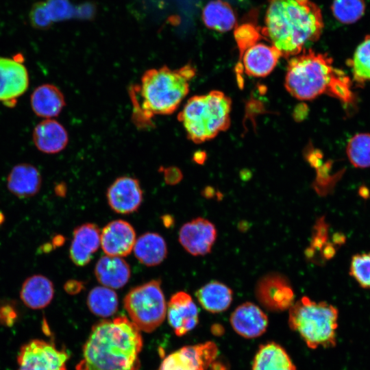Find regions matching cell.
<instances>
[{"instance_id": "12", "label": "cell", "mask_w": 370, "mask_h": 370, "mask_svg": "<svg viewBox=\"0 0 370 370\" xmlns=\"http://www.w3.org/2000/svg\"><path fill=\"white\" fill-rule=\"evenodd\" d=\"M217 235V229L212 223L198 217L182 226L179 241L191 255L204 256L211 251Z\"/></svg>"}, {"instance_id": "27", "label": "cell", "mask_w": 370, "mask_h": 370, "mask_svg": "<svg viewBox=\"0 0 370 370\" xmlns=\"http://www.w3.org/2000/svg\"><path fill=\"white\" fill-rule=\"evenodd\" d=\"M202 19L211 29L225 32L236 26V17L232 6L222 0H213L204 7Z\"/></svg>"}, {"instance_id": "17", "label": "cell", "mask_w": 370, "mask_h": 370, "mask_svg": "<svg viewBox=\"0 0 370 370\" xmlns=\"http://www.w3.org/2000/svg\"><path fill=\"white\" fill-rule=\"evenodd\" d=\"M241 57L247 75L262 77L272 72L282 55L274 46L257 42L248 48Z\"/></svg>"}, {"instance_id": "4", "label": "cell", "mask_w": 370, "mask_h": 370, "mask_svg": "<svg viewBox=\"0 0 370 370\" xmlns=\"http://www.w3.org/2000/svg\"><path fill=\"white\" fill-rule=\"evenodd\" d=\"M195 75V69L190 64L176 69L163 66L145 71L140 84L132 88L137 125H147L156 115L174 112L188 95Z\"/></svg>"}, {"instance_id": "6", "label": "cell", "mask_w": 370, "mask_h": 370, "mask_svg": "<svg viewBox=\"0 0 370 370\" xmlns=\"http://www.w3.org/2000/svg\"><path fill=\"white\" fill-rule=\"evenodd\" d=\"M288 310L290 328L308 347L335 346L338 316L336 308L325 301L317 302L303 297Z\"/></svg>"}, {"instance_id": "42", "label": "cell", "mask_w": 370, "mask_h": 370, "mask_svg": "<svg viewBox=\"0 0 370 370\" xmlns=\"http://www.w3.org/2000/svg\"><path fill=\"white\" fill-rule=\"evenodd\" d=\"M162 222L166 227H170L173 223V219L172 217L165 215L162 217Z\"/></svg>"}, {"instance_id": "22", "label": "cell", "mask_w": 370, "mask_h": 370, "mask_svg": "<svg viewBox=\"0 0 370 370\" xmlns=\"http://www.w3.org/2000/svg\"><path fill=\"white\" fill-rule=\"evenodd\" d=\"M95 274L103 286L120 288L128 282L131 271L128 263L121 257L105 256L97 262Z\"/></svg>"}, {"instance_id": "3", "label": "cell", "mask_w": 370, "mask_h": 370, "mask_svg": "<svg viewBox=\"0 0 370 370\" xmlns=\"http://www.w3.org/2000/svg\"><path fill=\"white\" fill-rule=\"evenodd\" d=\"M327 54L306 49L288 60L285 88L299 100L314 99L328 94L345 103H351L353 95L349 77L333 66Z\"/></svg>"}, {"instance_id": "10", "label": "cell", "mask_w": 370, "mask_h": 370, "mask_svg": "<svg viewBox=\"0 0 370 370\" xmlns=\"http://www.w3.org/2000/svg\"><path fill=\"white\" fill-rule=\"evenodd\" d=\"M255 293L263 307L275 312L289 309L295 298L290 281L279 273H269L261 278Z\"/></svg>"}, {"instance_id": "15", "label": "cell", "mask_w": 370, "mask_h": 370, "mask_svg": "<svg viewBox=\"0 0 370 370\" xmlns=\"http://www.w3.org/2000/svg\"><path fill=\"white\" fill-rule=\"evenodd\" d=\"M100 238V245L107 256L123 257L133 250L136 233L131 224L119 219L110 222L103 228Z\"/></svg>"}, {"instance_id": "31", "label": "cell", "mask_w": 370, "mask_h": 370, "mask_svg": "<svg viewBox=\"0 0 370 370\" xmlns=\"http://www.w3.org/2000/svg\"><path fill=\"white\" fill-rule=\"evenodd\" d=\"M335 18L343 24L358 21L365 11L364 0H334L331 6Z\"/></svg>"}, {"instance_id": "23", "label": "cell", "mask_w": 370, "mask_h": 370, "mask_svg": "<svg viewBox=\"0 0 370 370\" xmlns=\"http://www.w3.org/2000/svg\"><path fill=\"white\" fill-rule=\"evenodd\" d=\"M30 103L38 116L51 119L57 116L65 106V99L60 90L54 85L45 84L38 86L32 92Z\"/></svg>"}, {"instance_id": "13", "label": "cell", "mask_w": 370, "mask_h": 370, "mask_svg": "<svg viewBox=\"0 0 370 370\" xmlns=\"http://www.w3.org/2000/svg\"><path fill=\"white\" fill-rule=\"evenodd\" d=\"M166 315L169 325L177 336H182L199 322L198 308L189 294L180 291L173 294L167 305Z\"/></svg>"}, {"instance_id": "1", "label": "cell", "mask_w": 370, "mask_h": 370, "mask_svg": "<svg viewBox=\"0 0 370 370\" xmlns=\"http://www.w3.org/2000/svg\"><path fill=\"white\" fill-rule=\"evenodd\" d=\"M140 332L123 315L96 323L75 370H140L143 346Z\"/></svg>"}, {"instance_id": "18", "label": "cell", "mask_w": 370, "mask_h": 370, "mask_svg": "<svg viewBox=\"0 0 370 370\" xmlns=\"http://www.w3.org/2000/svg\"><path fill=\"white\" fill-rule=\"evenodd\" d=\"M99 228L94 223H84L74 230L69 256L75 265L84 266L90 261L101 244Z\"/></svg>"}, {"instance_id": "35", "label": "cell", "mask_w": 370, "mask_h": 370, "mask_svg": "<svg viewBox=\"0 0 370 370\" xmlns=\"http://www.w3.org/2000/svg\"><path fill=\"white\" fill-rule=\"evenodd\" d=\"M45 2L53 22L69 19L75 14V8L69 0H47Z\"/></svg>"}, {"instance_id": "39", "label": "cell", "mask_w": 370, "mask_h": 370, "mask_svg": "<svg viewBox=\"0 0 370 370\" xmlns=\"http://www.w3.org/2000/svg\"><path fill=\"white\" fill-rule=\"evenodd\" d=\"M64 242L65 238L64 236L62 234H56L53 237L51 243L52 244L53 249H56L61 247Z\"/></svg>"}, {"instance_id": "7", "label": "cell", "mask_w": 370, "mask_h": 370, "mask_svg": "<svg viewBox=\"0 0 370 370\" xmlns=\"http://www.w3.org/2000/svg\"><path fill=\"white\" fill-rule=\"evenodd\" d=\"M130 320L143 332L156 330L166 315L167 305L159 280H153L131 289L123 299Z\"/></svg>"}, {"instance_id": "25", "label": "cell", "mask_w": 370, "mask_h": 370, "mask_svg": "<svg viewBox=\"0 0 370 370\" xmlns=\"http://www.w3.org/2000/svg\"><path fill=\"white\" fill-rule=\"evenodd\" d=\"M251 370H296V367L285 349L271 342L259 347Z\"/></svg>"}, {"instance_id": "19", "label": "cell", "mask_w": 370, "mask_h": 370, "mask_svg": "<svg viewBox=\"0 0 370 370\" xmlns=\"http://www.w3.org/2000/svg\"><path fill=\"white\" fill-rule=\"evenodd\" d=\"M32 136L37 149L46 153H56L62 151L69 141L65 128L52 119H46L37 124Z\"/></svg>"}, {"instance_id": "37", "label": "cell", "mask_w": 370, "mask_h": 370, "mask_svg": "<svg viewBox=\"0 0 370 370\" xmlns=\"http://www.w3.org/2000/svg\"><path fill=\"white\" fill-rule=\"evenodd\" d=\"M164 175L166 183L170 185L179 183L182 178V173L177 167H169L164 169Z\"/></svg>"}, {"instance_id": "43", "label": "cell", "mask_w": 370, "mask_h": 370, "mask_svg": "<svg viewBox=\"0 0 370 370\" xmlns=\"http://www.w3.org/2000/svg\"><path fill=\"white\" fill-rule=\"evenodd\" d=\"M5 219V218L4 214L1 211H0V225L3 223Z\"/></svg>"}, {"instance_id": "33", "label": "cell", "mask_w": 370, "mask_h": 370, "mask_svg": "<svg viewBox=\"0 0 370 370\" xmlns=\"http://www.w3.org/2000/svg\"><path fill=\"white\" fill-rule=\"evenodd\" d=\"M349 273L360 286L370 290V253L354 256L351 260Z\"/></svg>"}, {"instance_id": "32", "label": "cell", "mask_w": 370, "mask_h": 370, "mask_svg": "<svg viewBox=\"0 0 370 370\" xmlns=\"http://www.w3.org/2000/svg\"><path fill=\"white\" fill-rule=\"evenodd\" d=\"M240 56L250 47L263 38L260 27L253 23H246L237 26L234 32Z\"/></svg>"}, {"instance_id": "5", "label": "cell", "mask_w": 370, "mask_h": 370, "mask_svg": "<svg viewBox=\"0 0 370 370\" xmlns=\"http://www.w3.org/2000/svg\"><path fill=\"white\" fill-rule=\"evenodd\" d=\"M232 101L219 90L190 97L178 114L187 137L195 143L214 138L230 125Z\"/></svg>"}, {"instance_id": "40", "label": "cell", "mask_w": 370, "mask_h": 370, "mask_svg": "<svg viewBox=\"0 0 370 370\" xmlns=\"http://www.w3.org/2000/svg\"><path fill=\"white\" fill-rule=\"evenodd\" d=\"M55 193L57 196L64 197L66 193V186L64 183H60L55 186Z\"/></svg>"}, {"instance_id": "28", "label": "cell", "mask_w": 370, "mask_h": 370, "mask_svg": "<svg viewBox=\"0 0 370 370\" xmlns=\"http://www.w3.org/2000/svg\"><path fill=\"white\" fill-rule=\"evenodd\" d=\"M116 293L106 286H96L89 293L87 305L95 315L108 317L113 315L118 308Z\"/></svg>"}, {"instance_id": "16", "label": "cell", "mask_w": 370, "mask_h": 370, "mask_svg": "<svg viewBox=\"0 0 370 370\" xmlns=\"http://www.w3.org/2000/svg\"><path fill=\"white\" fill-rule=\"evenodd\" d=\"M230 321L234 330L246 338L261 336L268 327V318L264 312L248 301L239 305L232 312Z\"/></svg>"}, {"instance_id": "14", "label": "cell", "mask_w": 370, "mask_h": 370, "mask_svg": "<svg viewBox=\"0 0 370 370\" xmlns=\"http://www.w3.org/2000/svg\"><path fill=\"white\" fill-rule=\"evenodd\" d=\"M107 199L110 208L119 214L136 211L143 201V191L138 180L123 176L117 178L108 188Z\"/></svg>"}, {"instance_id": "30", "label": "cell", "mask_w": 370, "mask_h": 370, "mask_svg": "<svg viewBox=\"0 0 370 370\" xmlns=\"http://www.w3.org/2000/svg\"><path fill=\"white\" fill-rule=\"evenodd\" d=\"M346 153L354 166L370 167V134L360 133L353 136L347 143Z\"/></svg>"}, {"instance_id": "20", "label": "cell", "mask_w": 370, "mask_h": 370, "mask_svg": "<svg viewBox=\"0 0 370 370\" xmlns=\"http://www.w3.org/2000/svg\"><path fill=\"white\" fill-rule=\"evenodd\" d=\"M42 177L33 165L21 163L14 166L7 177L9 191L19 198L36 195L40 190Z\"/></svg>"}, {"instance_id": "24", "label": "cell", "mask_w": 370, "mask_h": 370, "mask_svg": "<svg viewBox=\"0 0 370 370\" xmlns=\"http://www.w3.org/2000/svg\"><path fill=\"white\" fill-rule=\"evenodd\" d=\"M195 295L202 308L212 313L226 310L233 299L232 289L218 281H212L204 285L197 291Z\"/></svg>"}, {"instance_id": "34", "label": "cell", "mask_w": 370, "mask_h": 370, "mask_svg": "<svg viewBox=\"0 0 370 370\" xmlns=\"http://www.w3.org/2000/svg\"><path fill=\"white\" fill-rule=\"evenodd\" d=\"M29 18L31 25L40 29L49 28L53 23L45 1H38L32 5Z\"/></svg>"}, {"instance_id": "11", "label": "cell", "mask_w": 370, "mask_h": 370, "mask_svg": "<svg viewBox=\"0 0 370 370\" xmlns=\"http://www.w3.org/2000/svg\"><path fill=\"white\" fill-rule=\"evenodd\" d=\"M29 86L26 67L16 59L0 58V101L13 106Z\"/></svg>"}, {"instance_id": "8", "label": "cell", "mask_w": 370, "mask_h": 370, "mask_svg": "<svg viewBox=\"0 0 370 370\" xmlns=\"http://www.w3.org/2000/svg\"><path fill=\"white\" fill-rule=\"evenodd\" d=\"M69 355L53 343L33 339L24 344L17 356L18 370H66Z\"/></svg>"}, {"instance_id": "41", "label": "cell", "mask_w": 370, "mask_h": 370, "mask_svg": "<svg viewBox=\"0 0 370 370\" xmlns=\"http://www.w3.org/2000/svg\"><path fill=\"white\" fill-rule=\"evenodd\" d=\"M53 249V247L51 243H46L43 245H42L38 251L44 254H48L50 253Z\"/></svg>"}, {"instance_id": "2", "label": "cell", "mask_w": 370, "mask_h": 370, "mask_svg": "<svg viewBox=\"0 0 370 370\" xmlns=\"http://www.w3.org/2000/svg\"><path fill=\"white\" fill-rule=\"evenodd\" d=\"M262 38L281 53L282 57L299 54L320 38L323 21L319 6L310 0H268Z\"/></svg>"}, {"instance_id": "21", "label": "cell", "mask_w": 370, "mask_h": 370, "mask_svg": "<svg viewBox=\"0 0 370 370\" xmlns=\"http://www.w3.org/2000/svg\"><path fill=\"white\" fill-rule=\"evenodd\" d=\"M54 295L52 282L46 276L40 274L27 278L23 283L20 297L23 304L33 310L42 309L47 306Z\"/></svg>"}, {"instance_id": "26", "label": "cell", "mask_w": 370, "mask_h": 370, "mask_svg": "<svg viewBox=\"0 0 370 370\" xmlns=\"http://www.w3.org/2000/svg\"><path fill=\"white\" fill-rule=\"evenodd\" d=\"M133 250L136 258L148 267L160 264L167 255L165 241L160 235L153 232H147L138 237Z\"/></svg>"}, {"instance_id": "36", "label": "cell", "mask_w": 370, "mask_h": 370, "mask_svg": "<svg viewBox=\"0 0 370 370\" xmlns=\"http://www.w3.org/2000/svg\"><path fill=\"white\" fill-rule=\"evenodd\" d=\"M18 317V310L13 301H0V323L6 326H12Z\"/></svg>"}, {"instance_id": "38", "label": "cell", "mask_w": 370, "mask_h": 370, "mask_svg": "<svg viewBox=\"0 0 370 370\" xmlns=\"http://www.w3.org/2000/svg\"><path fill=\"white\" fill-rule=\"evenodd\" d=\"M83 288V283L76 280H69L64 284V291L70 295L79 293Z\"/></svg>"}, {"instance_id": "29", "label": "cell", "mask_w": 370, "mask_h": 370, "mask_svg": "<svg viewBox=\"0 0 370 370\" xmlns=\"http://www.w3.org/2000/svg\"><path fill=\"white\" fill-rule=\"evenodd\" d=\"M354 80L362 85L370 81V35L357 47L350 60Z\"/></svg>"}, {"instance_id": "9", "label": "cell", "mask_w": 370, "mask_h": 370, "mask_svg": "<svg viewBox=\"0 0 370 370\" xmlns=\"http://www.w3.org/2000/svg\"><path fill=\"white\" fill-rule=\"evenodd\" d=\"M217 354L211 341L184 346L165 357L158 370H207Z\"/></svg>"}]
</instances>
